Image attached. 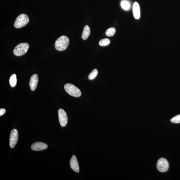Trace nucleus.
<instances>
[{
    "mask_svg": "<svg viewBox=\"0 0 180 180\" xmlns=\"http://www.w3.org/2000/svg\"><path fill=\"white\" fill-rule=\"evenodd\" d=\"M48 148V146L45 143L41 142H36L31 146V148L34 151H41L45 150Z\"/></svg>",
    "mask_w": 180,
    "mask_h": 180,
    "instance_id": "nucleus-8",
    "label": "nucleus"
},
{
    "mask_svg": "<svg viewBox=\"0 0 180 180\" xmlns=\"http://www.w3.org/2000/svg\"><path fill=\"white\" fill-rule=\"evenodd\" d=\"M91 33V30L89 26L86 25L85 26L82 34L81 38L83 40H85L88 38Z\"/></svg>",
    "mask_w": 180,
    "mask_h": 180,
    "instance_id": "nucleus-12",
    "label": "nucleus"
},
{
    "mask_svg": "<svg viewBox=\"0 0 180 180\" xmlns=\"http://www.w3.org/2000/svg\"><path fill=\"white\" fill-rule=\"evenodd\" d=\"M69 42V39L67 36H61L55 42V48L59 51L64 50L68 46Z\"/></svg>",
    "mask_w": 180,
    "mask_h": 180,
    "instance_id": "nucleus-1",
    "label": "nucleus"
},
{
    "mask_svg": "<svg viewBox=\"0 0 180 180\" xmlns=\"http://www.w3.org/2000/svg\"><path fill=\"white\" fill-rule=\"evenodd\" d=\"M116 32L115 28L112 27L109 28L106 31V35L108 36H112L114 35Z\"/></svg>",
    "mask_w": 180,
    "mask_h": 180,
    "instance_id": "nucleus-14",
    "label": "nucleus"
},
{
    "mask_svg": "<svg viewBox=\"0 0 180 180\" xmlns=\"http://www.w3.org/2000/svg\"><path fill=\"white\" fill-rule=\"evenodd\" d=\"M9 83L10 85L12 87H14L15 86L16 83H17V79H16V76L15 74L12 75L10 77Z\"/></svg>",
    "mask_w": 180,
    "mask_h": 180,
    "instance_id": "nucleus-13",
    "label": "nucleus"
},
{
    "mask_svg": "<svg viewBox=\"0 0 180 180\" xmlns=\"http://www.w3.org/2000/svg\"><path fill=\"white\" fill-rule=\"evenodd\" d=\"M133 14L135 19H138L140 15V5L137 2H135L133 4L132 7Z\"/></svg>",
    "mask_w": 180,
    "mask_h": 180,
    "instance_id": "nucleus-11",
    "label": "nucleus"
},
{
    "mask_svg": "<svg viewBox=\"0 0 180 180\" xmlns=\"http://www.w3.org/2000/svg\"><path fill=\"white\" fill-rule=\"evenodd\" d=\"M58 116L59 122L60 125L62 127L66 126L68 122V118L67 114L62 109H60L58 110Z\"/></svg>",
    "mask_w": 180,
    "mask_h": 180,
    "instance_id": "nucleus-7",
    "label": "nucleus"
},
{
    "mask_svg": "<svg viewBox=\"0 0 180 180\" xmlns=\"http://www.w3.org/2000/svg\"><path fill=\"white\" fill-rule=\"evenodd\" d=\"M70 165L71 169L73 171L77 173L79 172V169L78 162L77 157L75 155H73L71 159Z\"/></svg>",
    "mask_w": 180,
    "mask_h": 180,
    "instance_id": "nucleus-10",
    "label": "nucleus"
},
{
    "mask_svg": "<svg viewBox=\"0 0 180 180\" xmlns=\"http://www.w3.org/2000/svg\"><path fill=\"white\" fill-rule=\"evenodd\" d=\"M18 139V130L13 129L11 131L10 135L9 145L11 148H13L17 144Z\"/></svg>",
    "mask_w": 180,
    "mask_h": 180,
    "instance_id": "nucleus-6",
    "label": "nucleus"
},
{
    "mask_svg": "<svg viewBox=\"0 0 180 180\" xmlns=\"http://www.w3.org/2000/svg\"><path fill=\"white\" fill-rule=\"evenodd\" d=\"M98 73L97 69H95L91 71L88 76V78L89 80H93L97 77Z\"/></svg>",
    "mask_w": 180,
    "mask_h": 180,
    "instance_id": "nucleus-17",
    "label": "nucleus"
},
{
    "mask_svg": "<svg viewBox=\"0 0 180 180\" xmlns=\"http://www.w3.org/2000/svg\"><path fill=\"white\" fill-rule=\"evenodd\" d=\"M38 82V77L37 74L33 75L30 79L29 85L31 90L34 91L36 90Z\"/></svg>",
    "mask_w": 180,
    "mask_h": 180,
    "instance_id": "nucleus-9",
    "label": "nucleus"
},
{
    "mask_svg": "<svg viewBox=\"0 0 180 180\" xmlns=\"http://www.w3.org/2000/svg\"><path fill=\"white\" fill-rule=\"evenodd\" d=\"M29 48V45L27 43H22L18 44L14 48L13 53L16 56H23L27 52Z\"/></svg>",
    "mask_w": 180,
    "mask_h": 180,
    "instance_id": "nucleus-3",
    "label": "nucleus"
},
{
    "mask_svg": "<svg viewBox=\"0 0 180 180\" xmlns=\"http://www.w3.org/2000/svg\"><path fill=\"white\" fill-rule=\"evenodd\" d=\"M121 5L123 9L125 10H128L130 9V4L129 2L126 1H123L121 3Z\"/></svg>",
    "mask_w": 180,
    "mask_h": 180,
    "instance_id": "nucleus-15",
    "label": "nucleus"
},
{
    "mask_svg": "<svg viewBox=\"0 0 180 180\" xmlns=\"http://www.w3.org/2000/svg\"><path fill=\"white\" fill-rule=\"evenodd\" d=\"M6 110L3 108H1L0 109V116H3V114L5 113Z\"/></svg>",
    "mask_w": 180,
    "mask_h": 180,
    "instance_id": "nucleus-19",
    "label": "nucleus"
},
{
    "mask_svg": "<svg viewBox=\"0 0 180 180\" xmlns=\"http://www.w3.org/2000/svg\"><path fill=\"white\" fill-rule=\"evenodd\" d=\"M157 168L159 171L165 173L168 170L169 163L166 159L161 158L159 159L157 163Z\"/></svg>",
    "mask_w": 180,
    "mask_h": 180,
    "instance_id": "nucleus-5",
    "label": "nucleus"
},
{
    "mask_svg": "<svg viewBox=\"0 0 180 180\" xmlns=\"http://www.w3.org/2000/svg\"><path fill=\"white\" fill-rule=\"evenodd\" d=\"M29 22L28 16L24 14H20L16 18L14 26L16 28H20L24 27Z\"/></svg>",
    "mask_w": 180,
    "mask_h": 180,
    "instance_id": "nucleus-2",
    "label": "nucleus"
},
{
    "mask_svg": "<svg viewBox=\"0 0 180 180\" xmlns=\"http://www.w3.org/2000/svg\"><path fill=\"white\" fill-rule=\"evenodd\" d=\"M171 121L174 124L180 123V114L173 118L171 119Z\"/></svg>",
    "mask_w": 180,
    "mask_h": 180,
    "instance_id": "nucleus-18",
    "label": "nucleus"
},
{
    "mask_svg": "<svg viewBox=\"0 0 180 180\" xmlns=\"http://www.w3.org/2000/svg\"><path fill=\"white\" fill-rule=\"evenodd\" d=\"M110 43V40L108 38L103 39L100 40L99 43L100 46H107Z\"/></svg>",
    "mask_w": 180,
    "mask_h": 180,
    "instance_id": "nucleus-16",
    "label": "nucleus"
},
{
    "mask_svg": "<svg viewBox=\"0 0 180 180\" xmlns=\"http://www.w3.org/2000/svg\"><path fill=\"white\" fill-rule=\"evenodd\" d=\"M64 89L69 95L75 97H79L81 95V92L79 88L71 84L67 83L64 86Z\"/></svg>",
    "mask_w": 180,
    "mask_h": 180,
    "instance_id": "nucleus-4",
    "label": "nucleus"
}]
</instances>
